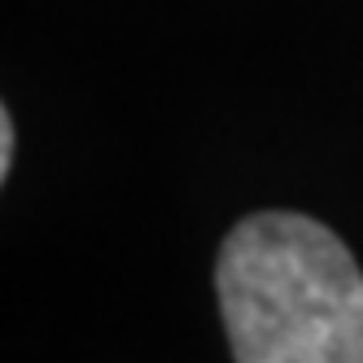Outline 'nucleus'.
Listing matches in <instances>:
<instances>
[{
  "instance_id": "f257e3e1",
  "label": "nucleus",
  "mask_w": 363,
  "mask_h": 363,
  "mask_svg": "<svg viewBox=\"0 0 363 363\" xmlns=\"http://www.w3.org/2000/svg\"><path fill=\"white\" fill-rule=\"evenodd\" d=\"M215 289L237 363H363V272L315 219H241L219 250Z\"/></svg>"
},
{
  "instance_id": "f03ea898",
  "label": "nucleus",
  "mask_w": 363,
  "mask_h": 363,
  "mask_svg": "<svg viewBox=\"0 0 363 363\" xmlns=\"http://www.w3.org/2000/svg\"><path fill=\"white\" fill-rule=\"evenodd\" d=\"M13 167V118L9 110H0V175H9Z\"/></svg>"
}]
</instances>
